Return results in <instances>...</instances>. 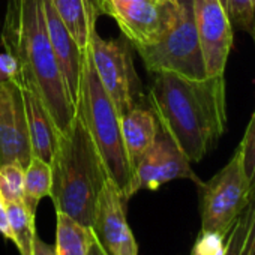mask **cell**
Masks as SVG:
<instances>
[{"mask_svg": "<svg viewBox=\"0 0 255 255\" xmlns=\"http://www.w3.org/2000/svg\"><path fill=\"white\" fill-rule=\"evenodd\" d=\"M147 101L159 128L191 164L200 162L225 132L224 74L188 78L173 72H156Z\"/></svg>", "mask_w": 255, "mask_h": 255, "instance_id": "cell-1", "label": "cell"}, {"mask_svg": "<svg viewBox=\"0 0 255 255\" xmlns=\"http://www.w3.org/2000/svg\"><path fill=\"white\" fill-rule=\"evenodd\" d=\"M0 39L5 53L18 65L17 80L36 90L57 131H63L77 110L68 96L48 38L42 0H6Z\"/></svg>", "mask_w": 255, "mask_h": 255, "instance_id": "cell-2", "label": "cell"}, {"mask_svg": "<svg viewBox=\"0 0 255 255\" xmlns=\"http://www.w3.org/2000/svg\"><path fill=\"white\" fill-rule=\"evenodd\" d=\"M51 165V192L56 213H65L90 227L101 189L108 179L102 158L81 116L57 132Z\"/></svg>", "mask_w": 255, "mask_h": 255, "instance_id": "cell-3", "label": "cell"}, {"mask_svg": "<svg viewBox=\"0 0 255 255\" xmlns=\"http://www.w3.org/2000/svg\"><path fill=\"white\" fill-rule=\"evenodd\" d=\"M75 110L86 123L98 147L108 179L119 188L123 198L128 201L132 197L131 188L134 170L123 143L122 116L98 77L89 47L83 53Z\"/></svg>", "mask_w": 255, "mask_h": 255, "instance_id": "cell-4", "label": "cell"}, {"mask_svg": "<svg viewBox=\"0 0 255 255\" xmlns=\"http://www.w3.org/2000/svg\"><path fill=\"white\" fill-rule=\"evenodd\" d=\"M180 17L174 27L156 44L134 47L150 74L173 72L188 78H204L206 68L195 30L192 0H179Z\"/></svg>", "mask_w": 255, "mask_h": 255, "instance_id": "cell-5", "label": "cell"}, {"mask_svg": "<svg viewBox=\"0 0 255 255\" xmlns=\"http://www.w3.org/2000/svg\"><path fill=\"white\" fill-rule=\"evenodd\" d=\"M89 50L98 77L120 116L143 107L144 95L137 75L131 47L123 39L105 41L96 27L90 33Z\"/></svg>", "mask_w": 255, "mask_h": 255, "instance_id": "cell-6", "label": "cell"}, {"mask_svg": "<svg viewBox=\"0 0 255 255\" xmlns=\"http://www.w3.org/2000/svg\"><path fill=\"white\" fill-rule=\"evenodd\" d=\"M198 188L201 231L227 234L251 203L239 149L224 168Z\"/></svg>", "mask_w": 255, "mask_h": 255, "instance_id": "cell-7", "label": "cell"}, {"mask_svg": "<svg viewBox=\"0 0 255 255\" xmlns=\"http://www.w3.org/2000/svg\"><path fill=\"white\" fill-rule=\"evenodd\" d=\"M182 5L179 0H141L113 9L108 15L134 47L161 41L177 23Z\"/></svg>", "mask_w": 255, "mask_h": 255, "instance_id": "cell-8", "label": "cell"}, {"mask_svg": "<svg viewBox=\"0 0 255 255\" xmlns=\"http://www.w3.org/2000/svg\"><path fill=\"white\" fill-rule=\"evenodd\" d=\"M32 156L21 83L17 78L2 80L0 81V165L15 162L26 168Z\"/></svg>", "mask_w": 255, "mask_h": 255, "instance_id": "cell-9", "label": "cell"}, {"mask_svg": "<svg viewBox=\"0 0 255 255\" xmlns=\"http://www.w3.org/2000/svg\"><path fill=\"white\" fill-rule=\"evenodd\" d=\"M177 179H189L198 186L203 183L191 168V162L185 153L159 128L155 143L134 168L131 192L134 195L141 189L156 191L162 185Z\"/></svg>", "mask_w": 255, "mask_h": 255, "instance_id": "cell-10", "label": "cell"}, {"mask_svg": "<svg viewBox=\"0 0 255 255\" xmlns=\"http://www.w3.org/2000/svg\"><path fill=\"white\" fill-rule=\"evenodd\" d=\"M192 14L206 75H221L233 48V26L228 15L221 0H192Z\"/></svg>", "mask_w": 255, "mask_h": 255, "instance_id": "cell-11", "label": "cell"}, {"mask_svg": "<svg viewBox=\"0 0 255 255\" xmlns=\"http://www.w3.org/2000/svg\"><path fill=\"white\" fill-rule=\"evenodd\" d=\"M119 188L107 179L96 201L92 231L108 255H138V245L129 228Z\"/></svg>", "mask_w": 255, "mask_h": 255, "instance_id": "cell-12", "label": "cell"}, {"mask_svg": "<svg viewBox=\"0 0 255 255\" xmlns=\"http://www.w3.org/2000/svg\"><path fill=\"white\" fill-rule=\"evenodd\" d=\"M44 3V15L47 23L48 38L68 92V96L74 107H77L78 101V87L83 66V50L75 42L74 36L59 17L57 11L51 5L50 0H42Z\"/></svg>", "mask_w": 255, "mask_h": 255, "instance_id": "cell-13", "label": "cell"}, {"mask_svg": "<svg viewBox=\"0 0 255 255\" xmlns=\"http://www.w3.org/2000/svg\"><path fill=\"white\" fill-rule=\"evenodd\" d=\"M21 87L27 116L32 155L50 162L53 158L59 131L36 90L24 84H21Z\"/></svg>", "mask_w": 255, "mask_h": 255, "instance_id": "cell-14", "label": "cell"}, {"mask_svg": "<svg viewBox=\"0 0 255 255\" xmlns=\"http://www.w3.org/2000/svg\"><path fill=\"white\" fill-rule=\"evenodd\" d=\"M159 132V123L152 108L135 107L122 116V135L132 170L152 147Z\"/></svg>", "mask_w": 255, "mask_h": 255, "instance_id": "cell-15", "label": "cell"}, {"mask_svg": "<svg viewBox=\"0 0 255 255\" xmlns=\"http://www.w3.org/2000/svg\"><path fill=\"white\" fill-rule=\"evenodd\" d=\"M59 17L84 51L90 42V33L96 27V0H50Z\"/></svg>", "mask_w": 255, "mask_h": 255, "instance_id": "cell-16", "label": "cell"}, {"mask_svg": "<svg viewBox=\"0 0 255 255\" xmlns=\"http://www.w3.org/2000/svg\"><path fill=\"white\" fill-rule=\"evenodd\" d=\"M95 234L65 213H56V255H87Z\"/></svg>", "mask_w": 255, "mask_h": 255, "instance_id": "cell-17", "label": "cell"}, {"mask_svg": "<svg viewBox=\"0 0 255 255\" xmlns=\"http://www.w3.org/2000/svg\"><path fill=\"white\" fill-rule=\"evenodd\" d=\"M6 203L11 242L17 246L20 255H33V242L36 237L35 215L27 209L23 200H11Z\"/></svg>", "mask_w": 255, "mask_h": 255, "instance_id": "cell-18", "label": "cell"}, {"mask_svg": "<svg viewBox=\"0 0 255 255\" xmlns=\"http://www.w3.org/2000/svg\"><path fill=\"white\" fill-rule=\"evenodd\" d=\"M51 192V165L50 162L32 156L24 168V186H23V201L27 209L36 215L38 204L42 198L50 197Z\"/></svg>", "mask_w": 255, "mask_h": 255, "instance_id": "cell-19", "label": "cell"}, {"mask_svg": "<svg viewBox=\"0 0 255 255\" xmlns=\"http://www.w3.org/2000/svg\"><path fill=\"white\" fill-rule=\"evenodd\" d=\"M237 149L240 152L242 168L248 183L249 197L252 200L255 197V108Z\"/></svg>", "mask_w": 255, "mask_h": 255, "instance_id": "cell-20", "label": "cell"}, {"mask_svg": "<svg viewBox=\"0 0 255 255\" xmlns=\"http://www.w3.org/2000/svg\"><path fill=\"white\" fill-rule=\"evenodd\" d=\"M24 186V167L20 164L0 165V195L5 201L23 200Z\"/></svg>", "mask_w": 255, "mask_h": 255, "instance_id": "cell-21", "label": "cell"}, {"mask_svg": "<svg viewBox=\"0 0 255 255\" xmlns=\"http://www.w3.org/2000/svg\"><path fill=\"white\" fill-rule=\"evenodd\" d=\"M252 213H254V203L251 200L248 207L240 213V216L236 219L231 230L228 231L222 255H242L245 239L248 236L249 225L252 221Z\"/></svg>", "mask_w": 255, "mask_h": 255, "instance_id": "cell-22", "label": "cell"}, {"mask_svg": "<svg viewBox=\"0 0 255 255\" xmlns=\"http://www.w3.org/2000/svg\"><path fill=\"white\" fill-rule=\"evenodd\" d=\"M233 29L251 32L255 24V6L252 0H221Z\"/></svg>", "mask_w": 255, "mask_h": 255, "instance_id": "cell-23", "label": "cell"}, {"mask_svg": "<svg viewBox=\"0 0 255 255\" xmlns=\"http://www.w3.org/2000/svg\"><path fill=\"white\" fill-rule=\"evenodd\" d=\"M227 234L213 233V231H200L192 246L191 255H222Z\"/></svg>", "mask_w": 255, "mask_h": 255, "instance_id": "cell-24", "label": "cell"}, {"mask_svg": "<svg viewBox=\"0 0 255 255\" xmlns=\"http://www.w3.org/2000/svg\"><path fill=\"white\" fill-rule=\"evenodd\" d=\"M8 78H18V65L8 53L0 54V81Z\"/></svg>", "mask_w": 255, "mask_h": 255, "instance_id": "cell-25", "label": "cell"}, {"mask_svg": "<svg viewBox=\"0 0 255 255\" xmlns=\"http://www.w3.org/2000/svg\"><path fill=\"white\" fill-rule=\"evenodd\" d=\"M252 203H254V213H252V221L249 225L248 236L245 239L242 255H255V197L252 198Z\"/></svg>", "mask_w": 255, "mask_h": 255, "instance_id": "cell-26", "label": "cell"}, {"mask_svg": "<svg viewBox=\"0 0 255 255\" xmlns=\"http://www.w3.org/2000/svg\"><path fill=\"white\" fill-rule=\"evenodd\" d=\"M135 2H141V0H96V5H98V9L101 12L108 15L113 9L131 5V3H135Z\"/></svg>", "mask_w": 255, "mask_h": 255, "instance_id": "cell-27", "label": "cell"}, {"mask_svg": "<svg viewBox=\"0 0 255 255\" xmlns=\"http://www.w3.org/2000/svg\"><path fill=\"white\" fill-rule=\"evenodd\" d=\"M0 234L5 239L11 240V231H9V222H8V212H6V203L3 197L0 195Z\"/></svg>", "mask_w": 255, "mask_h": 255, "instance_id": "cell-28", "label": "cell"}, {"mask_svg": "<svg viewBox=\"0 0 255 255\" xmlns=\"http://www.w3.org/2000/svg\"><path fill=\"white\" fill-rule=\"evenodd\" d=\"M33 255H56V249L36 234L33 242Z\"/></svg>", "mask_w": 255, "mask_h": 255, "instance_id": "cell-29", "label": "cell"}, {"mask_svg": "<svg viewBox=\"0 0 255 255\" xmlns=\"http://www.w3.org/2000/svg\"><path fill=\"white\" fill-rule=\"evenodd\" d=\"M87 255H108L107 251L102 248V245L98 242L96 237H93L92 240V245H90V249H89V254Z\"/></svg>", "mask_w": 255, "mask_h": 255, "instance_id": "cell-30", "label": "cell"}, {"mask_svg": "<svg viewBox=\"0 0 255 255\" xmlns=\"http://www.w3.org/2000/svg\"><path fill=\"white\" fill-rule=\"evenodd\" d=\"M251 35H252V39H254V44H255V24H254V27L251 29Z\"/></svg>", "mask_w": 255, "mask_h": 255, "instance_id": "cell-31", "label": "cell"}, {"mask_svg": "<svg viewBox=\"0 0 255 255\" xmlns=\"http://www.w3.org/2000/svg\"><path fill=\"white\" fill-rule=\"evenodd\" d=\"M252 2H254V6H255V0H252Z\"/></svg>", "mask_w": 255, "mask_h": 255, "instance_id": "cell-32", "label": "cell"}]
</instances>
